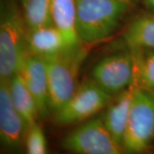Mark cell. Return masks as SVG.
<instances>
[{
    "instance_id": "1",
    "label": "cell",
    "mask_w": 154,
    "mask_h": 154,
    "mask_svg": "<svg viewBox=\"0 0 154 154\" xmlns=\"http://www.w3.org/2000/svg\"><path fill=\"white\" fill-rule=\"evenodd\" d=\"M131 5L122 0H75L76 32L81 42L93 44L108 38Z\"/></svg>"
},
{
    "instance_id": "2",
    "label": "cell",
    "mask_w": 154,
    "mask_h": 154,
    "mask_svg": "<svg viewBox=\"0 0 154 154\" xmlns=\"http://www.w3.org/2000/svg\"><path fill=\"white\" fill-rule=\"evenodd\" d=\"M86 56L87 51L81 45L42 57L47 71L50 108L54 112L64 105L76 91L79 86L77 84L79 69Z\"/></svg>"
},
{
    "instance_id": "3",
    "label": "cell",
    "mask_w": 154,
    "mask_h": 154,
    "mask_svg": "<svg viewBox=\"0 0 154 154\" xmlns=\"http://www.w3.org/2000/svg\"><path fill=\"white\" fill-rule=\"evenodd\" d=\"M24 19L17 5L7 2L2 7L0 19V78H11L18 72L28 51Z\"/></svg>"
},
{
    "instance_id": "4",
    "label": "cell",
    "mask_w": 154,
    "mask_h": 154,
    "mask_svg": "<svg viewBox=\"0 0 154 154\" xmlns=\"http://www.w3.org/2000/svg\"><path fill=\"white\" fill-rule=\"evenodd\" d=\"M153 140L154 94L136 87L122 146L126 152L140 153Z\"/></svg>"
},
{
    "instance_id": "5",
    "label": "cell",
    "mask_w": 154,
    "mask_h": 154,
    "mask_svg": "<svg viewBox=\"0 0 154 154\" xmlns=\"http://www.w3.org/2000/svg\"><path fill=\"white\" fill-rule=\"evenodd\" d=\"M112 95L93 80L78 86L70 99L55 111L54 119L59 125H70L92 116L110 105Z\"/></svg>"
},
{
    "instance_id": "6",
    "label": "cell",
    "mask_w": 154,
    "mask_h": 154,
    "mask_svg": "<svg viewBox=\"0 0 154 154\" xmlns=\"http://www.w3.org/2000/svg\"><path fill=\"white\" fill-rule=\"evenodd\" d=\"M63 148L79 154H119L121 144L111 135L103 118H94L69 133L62 141Z\"/></svg>"
},
{
    "instance_id": "7",
    "label": "cell",
    "mask_w": 154,
    "mask_h": 154,
    "mask_svg": "<svg viewBox=\"0 0 154 154\" xmlns=\"http://www.w3.org/2000/svg\"><path fill=\"white\" fill-rule=\"evenodd\" d=\"M92 80L107 93L119 94L134 79V57L130 51L107 56L93 68Z\"/></svg>"
},
{
    "instance_id": "8",
    "label": "cell",
    "mask_w": 154,
    "mask_h": 154,
    "mask_svg": "<svg viewBox=\"0 0 154 154\" xmlns=\"http://www.w3.org/2000/svg\"><path fill=\"white\" fill-rule=\"evenodd\" d=\"M11 78H0V139L10 149L19 147L28 126L12 102Z\"/></svg>"
},
{
    "instance_id": "9",
    "label": "cell",
    "mask_w": 154,
    "mask_h": 154,
    "mask_svg": "<svg viewBox=\"0 0 154 154\" xmlns=\"http://www.w3.org/2000/svg\"><path fill=\"white\" fill-rule=\"evenodd\" d=\"M18 72L33 95L39 116H46L50 108V97L47 71L44 59L28 50L22 58Z\"/></svg>"
},
{
    "instance_id": "10",
    "label": "cell",
    "mask_w": 154,
    "mask_h": 154,
    "mask_svg": "<svg viewBox=\"0 0 154 154\" xmlns=\"http://www.w3.org/2000/svg\"><path fill=\"white\" fill-rule=\"evenodd\" d=\"M135 88L136 86L131 83L128 88L121 92L114 101L110 102L105 116L102 117L111 135L121 145L126 130Z\"/></svg>"
},
{
    "instance_id": "11",
    "label": "cell",
    "mask_w": 154,
    "mask_h": 154,
    "mask_svg": "<svg viewBox=\"0 0 154 154\" xmlns=\"http://www.w3.org/2000/svg\"><path fill=\"white\" fill-rule=\"evenodd\" d=\"M27 42L28 51L41 57L68 48L61 31L54 24L28 30Z\"/></svg>"
},
{
    "instance_id": "12",
    "label": "cell",
    "mask_w": 154,
    "mask_h": 154,
    "mask_svg": "<svg viewBox=\"0 0 154 154\" xmlns=\"http://www.w3.org/2000/svg\"><path fill=\"white\" fill-rule=\"evenodd\" d=\"M51 14L53 24L61 31L67 47L81 45L76 32L75 0H52Z\"/></svg>"
},
{
    "instance_id": "13",
    "label": "cell",
    "mask_w": 154,
    "mask_h": 154,
    "mask_svg": "<svg viewBox=\"0 0 154 154\" xmlns=\"http://www.w3.org/2000/svg\"><path fill=\"white\" fill-rule=\"evenodd\" d=\"M10 91L12 102L27 126L36 122L39 116L38 107L19 72L16 73L10 80Z\"/></svg>"
},
{
    "instance_id": "14",
    "label": "cell",
    "mask_w": 154,
    "mask_h": 154,
    "mask_svg": "<svg viewBox=\"0 0 154 154\" xmlns=\"http://www.w3.org/2000/svg\"><path fill=\"white\" fill-rule=\"evenodd\" d=\"M123 37L130 49H154V15L137 17L128 26Z\"/></svg>"
},
{
    "instance_id": "15",
    "label": "cell",
    "mask_w": 154,
    "mask_h": 154,
    "mask_svg": "<svg viewBox=\"0 0 154 154\" xmlns=\"http://www.w3.org/2000/svg\"><path fill=\"white\" fill-rule=\"evenodd\" d=\"M134 57V83L154 93V49H130Z\"/></svg>"
},
{
    "instance_id": "16",
    "label": "cell",
    "mask_w": 154,
    "mask_h": 154,
    "mask_svg": "<svg viewBox=\"0 0 154 154\" xmlns=\"http://www.w3.org/2000/svg\"><path fill=\"white\" fill-rule=\"evenodd\" d=\"M23 19L28 30L53 24L52 0H22Z\"/></svg>"
},
{
    "instance_id": "17",
    "label": "cell",
    "mask_w": 154,
    "mask_h": 154,
    "mask_svg": "<svg viewBox=\"0 0 154 154\" xmlns=\"http://www.w3.org/2000/svg\"><path fill=\"white\" fill-rule=\"evenodd\" d=\"M26 147L29 154H45L47 152V144L41 127L36 122L27 128Z\"/></svg>"
},
{
    "instance_id": "18",
    "label": "cell",
    "mask_w": 154,
    "mask_h": 154,
    "mask_svg": "<svg viewBox=\"0 0 154 154\" xmlns=\"http://www.w3.org/2000/svg\"><path fill=\"white\" fill-rule=\"evenodd\" d=\"M144 5L150 11L154 12V0H143Z\"/></svg>"
},
{
    "instance_id": "19",
    "label": "cell",
    "mask_w": 154,
    "mask_h": 154,
    "mask_svg": "<svg viewBox=\"0 0 154 154\" xmlns=\"http://www.w3.org/2000/svg\"><path fill=\"white\" fill-rule=\"evenodd\" d=\"M122 1H125V2H128V3H129V4H132L133 0H122Z\"/></svg>"
}]
</instances>
